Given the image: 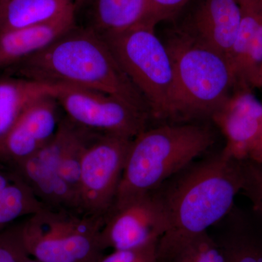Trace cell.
I'll list each match as a JSON object with an SVG mask.
<instances>
[{
	"instance_id": "cell-1",
	"label": "cell",
	"mask_w": 262,
	"mask_h": 262,
	"mask_svg": "<svg viewBox=\"0 0 262 262\" xmlns=\"http://www.w3.org/2000/svg\"><path fill=\"white\" fill-rule=\"evenodd\" d=\"M15 77L72 84L112 95L147 113L149 106L108 45L92 28H75L42 51L12 66Z\"/></svg>"
},
{
	"instance_id": "cell-2",
	"label": "cell",
	"mask_w": 262,
	"mask_h": 262,
	"mask_svg": "<svg viewBox=\"0 0 262 262\" xmlns=\"http://www.w3.org/2000/svg\"><path fill=\"white\" fill-rule=\"evenodd\" d=\"M242 187V161L222 151L189 170L163 196L168 229L158 247L207 232L229 213Z\"/></svg>"
},
{
	"instance_id": "cell-3",
	"label": "cell",
	"mask_w": 262,
	"mask_h": 262,
	"mask_svg": "<svg viewBox=\"0 0 262 262\" xmlns=\"http://www.w3.org/2000/svg\"><path fill=\"white\" fill-rule=\"evenodd\" d=\"M213 142L209 127L196 124L146 128L133 139L113 205L155 192Z\"/></svg>"
},
{
	"instance_id": "cell-4",
	"label": "cell",
	"mask_w": 262,
	"mask_h": 262,
	"mask_svg": "<svg viewBox=\"0 0 262 262\" xmlns=\"http://www.w3.org/2000/svg\"><path fill=\"white\" fill-rule=\"evenodd\" d=\"M164 42L171 58L174 79L168 120L213 116L234 91L228 60L178 29Z\"/></svg>"
},
{
	"instance_id": "cell-5",
	"label": "cell",
	"mask_w": 262,
	"mask_h": 262,
	"mask_svg": "<svg viewBox=\"0 0 262 262\" xmlns=\"http://www.w3.org/2000/svg\"><path fill=\"white\" fill-rule=\"evenodd\" d=\"M103 217L74 210L45 208L15 231L31 257L42 262H96L104 253Z\"/></svg>"
},
{
	"instance_id": "cell-6",
	"label": "cell",
	"mask_w": 262,
	"mask_h": 262,
	"mask_svg": "<svg viewBox=\"0 0 262 262\" xmlns=\"http://www.w3.org/2000/svg\"><path fill=\"white\" fill-rule=\"evenodd\" d=\"M155 26L144 25L101 37L149 106L150 117L168 119L173 92V70Z\"/></svg>"
},
{
	"instance_id": "cell-7",
	"label": "cell",
	"mask_w": 262,
	"mask_h": 262,
	"mask_svg": "<svg viewBox=\"0 0 262 262\" xmlns=\"http://www.w3.org/2000/svg\"><path fill=\"white\" fill-rule=\"evenodd\" d=\"M133 139L93 133L81 160L78 198L80 211L104 217L113 206Z\"/></svg>"
},
{
	"instance_id": "cell-8",
	"label": "cell",
	"mask_w": 262,
	"mask_h": 262,
	"mask_svg": "<svg viewBox=\"0 0 262 262\" xmlns=\"http://www.w3.org/2000/svg\"><path fill=\"white\" fill-rule=\"evenodd\" d=\"M168 229L163 196L154 192L115 203L103 217L100 242L103 251L158 244Z\"/></svg>"
},
{
	"instance_id": "cell-9",
	"label": "cell",
	"mask_w": 262,
	"mask_h": 262,
	"mask_svg": "<svg viewBox=\"0 0 262 262\" xmlns=\"http://www.w3.org/2000/svg\"><path fill=\"white\" fill-rule=\"evenodd\" d=\"M67 118L79 126L134 139L146 129L149 115L112 95L71 85L56 97Z\"/></svg>"
},
{
	"instance_id": "cell-10",
	"label": "cell",
	"mask_w": 262,
	"mask_h": 262,
	"mask_svg": "<svg viewBox=\"0 0 262 262\" xmlns=\"http://www.w3.org/2000/svg\"><path fill=\"white\" fill-rule=\"evenodd\" d=\"M211 117L225 136L222 152L238 161L248 160L262 136V103L252 91H234Z\"/></svg>"
},
{
	"instance_id": "cell-11",
	"label": "cell",
	"mask_w": 262,
	"mask_h": 262,
	"mask_svg": "<svg viewBox=\"0 0 262 262\" xmlns=\"http://www.w3.org/2000/svg\"><path fill=\"white\" fill-rule=\"evenodd\" d=\"M56 96L32 103L0 141V160L13 165L34 156L56 134L58 120Z\"/></svg>"
},
{
	"instance_id": "cell-12",
	"label": "cell",
	"mask_w": 262,
	"mask_h": 262,
	"mask_svg": "<svg viewBox=\"0 0 262 262\" xmlns=\"http://www.w3.org/2000/svg\"><path fill=\"white\" fill-rule=\"evenodd\" d=\"M192 2L195 4L194 8L179 30L219 52L229 61L241 24L238 0Z\"/></svg>"
},
{
	"instance_id": "cell-13",
	"label": "cell",
	"mask_w": 262,
	"mask_h": 262,
	"mask_svg": "<svg viewBox=\"0 0 262 262\" xmlns=\"http://www.w3.org/2000/svg\"><path fill=\"white\" fill-rule=\"evenodd\" d=\"M76 8L47 23L0 33V70L42 51L76 28Z\"/></svg>"
},
{
	"instance_id": "cell-14",
	"label": "cell",
	"mask_w": 262,
	"mask_h": 262,
	"mask_svg": "<svg viewBox=\"0 0 262 262\" xmlns=\"http://www.w3.org/2000/svg\"><path fill=\"white\" fill-rule=\"evenodd\" d=\"M94 132L79 126L67 117L60 121L51 140L34 155L55 170L77 193V196L81 160Z\"/></svg>"
},
{
	"instance_id": "cell-15",
	"label": "cell",
	"mask_w": 262,
	"mask_h": 262,
	"mask_svg": "<svg viewBox=\"0 0 262 262\" xmlns=\"http://www.w3.org/2000/svg\"><path fill=\"white\" fill-rule=\"evenodd\" d=\"M11 167L13 173L30 188L46 208L81 211L77 193L36 155Z\"/></svg>"
},
{
	"instance_id": "cell-16",
	"label": "cell",
	"mask_w": 262,
	"mask_h": 262,
	"mask_svg": "<svg viewBox=\"0 0 262 262\" xmlns=\"http://www.w3.org/2000/svg\"><path fill=\"white\" fill-rule=\"evenodd\" d=\"M71 85L15 76L0 79V141L32 103L44 96L57 97Z\"/></svg>"
},
{
	"instance_id": "cell-17",
	"label": "cell",
	"mask_w": 262,
	"mask_h": 262,
	"mask_svg": "<svg viewBox=\"0 0 262 262\" xmlns=\"http://www.w3.org/2000/svg\"><path fill=\"white\" fill-rule=\"evenodd\" d=\"M92 18L101 35L160 22L151 0H94Z\"/></svg>"
},
{
	"instance_id": "cell-18",
	"label": "cell",
	"mask_w": 262,
	"mask_h": 262,
	"mask_svg": "<svg viewBox=\"0 0 262 262\" xmlns=\"http://www.w3.org/2000/svg\"><path fill=\"white\" fill-rule=\"evenodd\" d=\"M77 7V0H0V33L47 23Z\"/></svg>"
},
{
	"instance_id": "cell-19",
	"label": "cell",
	"mask_w": 262,
	"mask_h": 262,
	"mask_svg": "<svg viewBox=\"0 0 262 262\" xmlns=\"http://www.w3.org/2000/svg\"><path fill=\"white\" fill-rule=\"evenodd\" d=\"M158 262H229L222 246L208 232L165 248H158Z\"/></svg>"
},
{
	"instance_id": "cell-20",
	"label": "cell",
	"mask_w": 262,
	"mask_h": 262,
	"mask_svg": "<svg viewBox=\"0 0 262 262\" xmlns=\"http://www.w3.org/2000/svg\"><path fill=\"white\" fill-rule=\"evenodd\" d=\"M12 173L11 182L0 192V227L47 208L21 179Z\"/></svg>"
},
{
	"instance_id": "cell-21",
	"label": "cell",
	"mask_w": 262,
	"mask_h": 262,
	"mask_svg": "<svg viewBox=\"0 0 262 262\" xmlns=\"http://www.w3.org/2000/svg\"><path fill=\"white\" fill-rule=\"evenodd\" d=\"M222 247L229 262H262V241L258 239L242 236Z\"/></svg>"
},
{
	"instance_id": "cell-22",
	"label": "cell",
	"mask_w": 262,
	"mask_h": 262,
	"mask_svg": "<svg viewBox=\"0 0 262 262\" xmlns=\"http://www.w3.org/2000/svg\"><path fill=\"white\" fill-rule=\"evenodd\" d=\"M242 190L251 200L253 208L262 217V165L251 160H242Z\"/></svg>"
},
{
	"instance_id": "cell-23",
	"label": "cell",
	"mask_w": 262,
	"mask_h": 262,
	"mask_svg": "<svg viewBox=\"0 0 262 262\" xmlns=\"http://www.w3.org/2000/svg\"><path fill=\"white\" fill-rule=\"evenodd\" d=\"M158 245L153 244L134 249L115 250L103 253L96 262H158Z\"/></svg>"
},
{
	"instance_id": "cell-24",
	"label": "cell",
	"mask_w": 262,
	"mask_h": 262,
	"mask_svg": "<svg viewBox=\"0 0 262 262\" xmlns=\"http://www.w3.org/2000/svg\"><path fill=\"white\" fill-rule=\"evenodd\" d=\"M25 253L15 232L0 234V262H20Z\"/></svg>"
},
{
	"instance_id": "cell-25",
	"label": "cell",
	"mask_w": 262,
	"mask_h": 262,
	"mask_svg": "<svg viewBox=\"0 0 262 262\" xmlns=\"http://www.w3.org/2000/svg\"><path fill=\"white\" fill-rule=\"evenodd\" d=\"M160 21L175 18L193 0H151Z\"/></svg>"
},
{
	"instance_id": "cell-26",
	"label": "cell",
	"mask_w": 262,
	"mask_h": 262,
	"mask_svg": "<svg viewBox=\"0 0 262 262\" xmlns=\"http://www.w3.org/2000/svg\"><path fill=\"white\" fill-rule=\"evenodd\" d=\"M248 160H252L255 163H257L262 165V136L258 141L257 145L253 150Z\"/></svg>"
},
{
	"instance_id": "cell-27",
	"label": "cell",
	"mask_w": 262,
	"mask_h": 262,
	"mask_svg": "<svg viewBox=\"0 0 262 262\" xmlns=\"http://www.w3.org/2000/svg\"><path fill=\"white\" fill-rule=\"evenodd\" d=\"M13 179V173L7 174L0 170V192L5 189Z\"/></svg>"
},
{
	"instance_id": "cell-28",
	"label": "cell",
	"mask_w": 262,
	"mask_h": 262,
	"mask_svg": "<svg viewBox=\"0 0 262 262\" xmlns=\"http://www.w3.org/2000/svg\"><path fill=\"white\" fill-rule=\"evenodd\" d=\"M20 262H42L40 261H38V260L35 259V258L31 257L30 256H29L27 254V252L24 253L23 257H22L21 260H20Z\"/></svg>"
},
{
	"instance_id": "cell-29",
	"label": "cell",
	"mask_w": 262,
	"mask_h": 262,
	"mask_svg": "<svg viewBox=\"0 0 262 262\" xmlns=\"http://www.w3.org/2000/svg\"><path fill=\"white\" fill-rule=\"evenodd\" d=\"M262 87V63L258 76V88Z\"/></svg>"
},
{
	"instance_id": "cell-30",
	"label": "cell",
	"mask_w": 262,
	"mask_h": 262,
	"mask_svg": "<svg viewBox=\"0 0 262 262\" xmlns=\"http://www.w3.org/2000/svg\"><path fill=\"white\" fill-rule=\"evenodd\" d=\"M87 1H89V0H77V7L78 5L83 4V3H86Z\"/></svg>"
},
{
	"instance_id": "cell-31",
	"label": "cell",
	"mask_w": 262,
	"mask_h": 262,
	"mask_svg": "<svg viewBox=\"0 0 262 262\" xmlns=\"http://www.w3.org/2000/svg\"><path fill=\"white\" fill-rule=\"evenodd\" d=\"M254 1L260 2V3H262V0H254Z\"/></svg>"
}]
</instances>
